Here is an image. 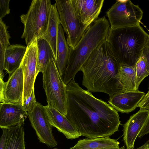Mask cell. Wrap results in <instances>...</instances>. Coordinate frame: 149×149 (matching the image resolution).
Returning <instances> with one entry per match:
<instances>
[{
  "label": "cell",
  "mask_w": 149,
  "mask_h": 149,
  "mask_svg": "<svg viewBox=\"0 0 149 149\" xmlns=\"http://www.w3.org/2000/svg\"><path fill=\"white\" fill-rule=\"evenodd\" d=\"M141 110L149 109V91L145 94L138 105Z\"/></svg>",
  "instance_id": "f546056e"
},
{
  "label": "cell",
  "mask_w": 149,
  "mask_h": 149,
  "mask_svg": "<svg viewBox=\"0 0 149 149\" xmlns=\"http://www.w3.org/2000/svg\"><path fill=\"white\" fill-rule=\"evenodd\" d=\"M38 57L35 76L43 71L49 61L55 60L53 50L49 43L42 37L37 38Z\"/></svg>",
  "instance_id": "44dd1931"
},
{
  "label": "cell",
  "mask_w": 149,
  "mask_h": 149,
  "mask_svg": "<svg viewBox=\"0 0 149 149\" xmlns=\"http://www.w3.org/2000/svg\"><path fill=\"white\" fill-rule=\"evenodd\" d=\"M149 116V109L140 110L131 116L123 126V140L127 149L134 148L137 137Z\"/></svg>",
  "instance_id": "4fadbf2b"
},
{
  "label": "cell",
  "mask_w": 149,
  "mask_h": 149,
  "mask_svg": "<svg viewBox=\"0 0 149 149\" xmlns=\"http://www.w3.org/2000/svg\"><path fill=\"white\" fill-rule=\"evenodd\" d=\"M1 129L2 133L0 139V149H7L8 130L7 128Z\"/></svg>",
  "instance_id": "83f0119b"
},
{
  "label": "cell",
  "mask_w": 149,
  "mask_h": 149,
  "mask_svg": "<svg viewBox=\"0 0 149 149\" xmlns=\"http://www.w3.org/2000/svg\"><path fill=\"white\" fill-rule=\"evenodd\" d=\"M136 77V87L138 90L139 86L142 81L149 75L146 63L141 56L135 65Z\"/></svg>",
  "instance_id": "d4e9b609"
},
{
  "label": "cell",
  "mask_w": 149,
  "mask_h": 149,
  "mask_svg": "<svg viewBox=\"0 0 149 149\" xmlns=\"http://www.w3.org/2000/svg\"><path fill=\"white\" fill-rule=\"evenodd\" d=\"M67 110L65 116L81 136L87 138L110 137L118 131V111L95 97L72 79L66 85Z\"/></svg>",
  "instance_id": "6da1fadb"
},
{
  "label": "cell",
  "mask_w": 149,
  "mask_h": 149,
  "mask_svg": "<svg viewBox=\"0 0 149 149\" xmlns=\"http://www.w3.org/2000/svg\"><path fill=\"white\" fill-rule=\"evenodd\" d=\"M45 108L50 124L67 139H73L81 136L75 127L65 115L48 104Z\"/></svg>",
  "instance_id": "2e32d148"
},
{
  "label": "cell",
  "mask_w": 149,
  "mask_h": 149,
  "mask_svg": "<svg viewBox=\"0 0 149 149\" xmlns=\"http://www.w3.org/2000/svg\"><path fill=\"white\" fill-rule=\"evenodd\" d=\"M119 73L120 82L124 91H138L136 87L135 66L120 64Z\"/></svg>",
  "instance_id": "603a6c76"
},
{
  "label": "cell",
  "mask_w": 149,
  "mask_h": 149,
  "mask_svg": "<svg viewBox=\"0 0 149 149\" xmlns=\"http://www.w3.org/2000/svg\"><path fill=\"white\" fill-rule=\"evenodd\" d=\"M76 15L86 31L96 20L104 0H71Z\"/></svg>",
  "instance_id": "7c38bea8"
},
{
  "label": "cell",
  "mask_w": 149,
  "mask_h": 149,
  "mask_svg": "<svg viewBox=\"0 0 149 149\" xmlns=\"http://www.w3.org/2000/svg\"><path fill=\"white\" fill-rule=\"evenodd\" d=\"M37 57L36 38L27 45L26 53L21 64L22 68L24 81L22 104L31 95L34 88Z\"/></svg>",
  "instance_id": "8fae6325"
},
{
  "label": "cell",
  "mask_w": 149,
  "mask_h": 149,
  "mask_svg": "<svg viewBox=\"0 0 149 149\" xmlns=\"http://www.w3.org/2000/svg\"><path fill=\"white\" fill-rule=\"evenodd\" d=\"M148 143L149 144V139L148 141Z\"/></svg>",
  "instance_id": "e575fe53"
},
{
  "label": "cell",
  "mask_w": 149,
  "mask_h": 149,
  "mask_svg": "<svg viewBox=\"0 0 149 149\" xmlns=\"http://www.w3.org/2000/svg\"><path fill=\"white\" fill-rule=\"evenodd\" d=\"M28 116L21 104L0 103V127L9 128L24 123Z\"/></svg>",
  "instance_id": "9a60e30c"
},
{
  "label": "cell",
  "mask_w": 149,
  "mask_h": 149,
  "mask_svg": "<svg viewBox=\"0 0 149 149\" xmlns=\"http://www.w3.org/2000/svg\"><path fill=\"white\" fill-rule=\"evenodd\" d=\"M24 123L7 128L8 133L7 149H25Z\"/></svg>",
  "instance_id": "7402d4cb"
},
{
  "label": "cell",
  "mask_w": 149,
  "mask_h": 149,
  "mask_svg": "<svg viewBox=\"0 0 149 149\" xmlns=\"http://www.w3.org/2000/svg\"><path fill=\"white\" fill-rule=\"evenodd\" d=\"M55 4L60 24L67 35V43L69 47L74 48L85 31L76 15L71 0H56Z\"/></svg>",
  "instance_id": "ba28073f"
},
{
  "label": "cell",
  "mask_w": 149,
  "mask_h": 149,
  "mask_svg": "<svg viewBox=\"0 0 149 149\" xmlns=\"http://www.w3.org/2000/svg\"><path fill=\"white\" fill-rule=\"evenodd\" d=\"M37 102L35 95L34 88L31 94L28 99L23 102L22 106L26 111L28 113L31 111Z\"/></svg>",
  "instance_id": "484cf974"
},
{
  "label": "cell",
  "mask_w": 149,
  "mask_h": 149,
  "mask_svg": "<svg viewBox=\"0 0 149 149\" xmlns=\"http://www.w3.org/2000/svg\"><path fill=\"white\" fill-rule=\"evenodd\" d=\"M148 91H149V88H148Z\"/></svg>",
  "instance_id": "d590c367"
},
{
  "label": "cell",
  "mask_w": 149,
  "mask_h": 149,
  "mask_svg": "<svg viewBox=\"0 0 149 149\" xmlns=\"http://www.w3.org/2000/svg\"><path fill=\"white\" fill-rule=\"evenodd\" d=\"M141 148V147L140 146V147H139L138 148H136V149L133 148V149H140Z\"/></svg>",
  "instance_id": "836d02e7"
},
{
  "label": "cell",
  "mask_w": 149,
  "mask_h": 149,
  "mask_svg": "<svg viewBox=\"0 0 149 149\" xmlns=\"http://www.w3.org/2000/svg\"><path fill=\"white\" fill-rule=\"evenodd\" d=\"M28 116L39 142L49 148L56 146L58 143L52 132L53 127L49 122L45 106L37 102L31 111L28 113Z\"/></svg>",
  "instance_id": "9c48e42d"
},
{
  "label": "cell",
  "mask_w": 149,
  "mask_h": 149,
  "mask_svg": "<svg viewBox=\"0 0 149 149\" xmlns=\"http://www.w3.org/2000/svg\"><path fill=\"white\" fill-rule=\"evenodd\" d=\"M69 47L64 35V31L60 23L58 25L55 61L57 69L62 77L67 68L69 58Z\"/></svg>",
  "instance_id": "ac0fdd59"
},
{
  "label": "cell",
  "mask_w": 149,
  "mask_h": 149,
  "mask_svg": "<svg viewBox=\"0 0 149 149\" xmlns=\"http://www.w3.org/2000/svg\"><path fill=\"white\" fill-rule=\"evenodd\" d=\"M106 39L93 51L80 70L82 84L87 90L106 93L110 98L124 91L120 82V64Z\"/></svg>",
  "instance_id": "7a4b0ae2"
},
{
  "label": "cell",
  "mask_w": 149,
  "mask_h": 149,
  "mask_svg": "<svg viewBox=\"0 0 149 149\" xmlns=\"http://www.w3.org/2000/svg\"><path fill=\"white\" fill-rule=\"evenodd\" d=\"M147 149H149V144L148 143V145Z\"/></svg>",
  "instance_id": "d6a6232c"
},
{
  "label": "cell",
  "mask_w": 149,
  "mask_h": 149,
  "mask_svg": "<svg viewBox=\"0 0 149 149\" xmlns=\"http://www.w3.org/2000/svg\"><path fill=\"white\" fill-rule=\"evenodd\" d=\"M56 149V148H55V149Z\"/></svg>",
  "instance_id": "8d00e7d4"
},
{
  "label": "cell",
  "mask_w": 149,
  "mask_h": 149,
  "mask_svg": "<svg viewBox=\"0 0 149 149\" xmlns=\"http://www.w3.org/2000/svg\"><path fill=\"white\" fill-rule=\"evenodd\" d=\"M145 95L139 91H123L114 94L109 98L108 102L118 112L128 113L138 107Z\"/></svg>",
  "instance_id": "5bb4252c"
},
{
  "label": "cell",
  "mask_w": 149,
  "mask_h": 149,
  "mask_svg": "<svg viewBox=\"0 0 149 149\" xmlns=\"http://www.w3.org/2000/svg\"><path fill=\"white\" fill-rule=\"evenodd\" d=\"M8 26L0 19V79L4 77V58L6 49L10 45L9 39L10 36L7 30Z\"/></svg>",
  "instance_id": "cb8c5ba5"
},
{
  "label": "cell",
  "mask_w": 149,
  "mask_h": 149,
  "mask_svg": "<svg viewBox=\"0 0 149 149\" xmlns=\"http://www.w3.org/2000/svg\"><path fill=\"white\" fill-rule=\"evenodd\" d=\"M141 56L145 60L149 72V37L144 47Z\"/></svg>",
  "instance_id": "f1b7e54d"
},
{
  "label": "cell",
  "mask_w": 149,
  "mask_h": 149,
  "mask_svg": "<svg viewBox=\"0 0 149 149\" xmlns=\"http://www.w3.org/2000/svg\"><path fill=\"white\" fill-rule=\"evenodd\" d=\"M149 133V116L146 123L139 133L138 137L141 138Z\"/></svg>",
  "instance_id": "4dcf8cb0"
},
{
  "label": "cell",
  "mask_w": 149,
  "mask_h": 149,
  "mask_svg": "<svg viewBox=\"0 0 149 149\" xmlns=\"http://www.w3.org/2000/svg\"><path fill=\"white\" fill-rule=\"evenodd\" d=\"M60 23L59 15L56 5L55 4H52L47 27L45 32L41 37L46 40L50 45L56 59L58 29Z\"/></svg>",
  "instance_id": "ffe728a7"
},
{
  "label": "cell",
  "mask_w": 149,
  "mask_h": 149,
  "mask_svg": "<svg viewBox=\"0 0 149 149\" xmlns=\"http://www.w3.org/2000/svg\"><path fill=\"white\" fill-rule=\"evenodd\" d=\"M10 0H0V19L9 14L10 11L9 7Z\"/></svg>",
  "instance_id": "4316f807"
},
{
  "label": "cell",
  "mask_w": 149,
  "mask_h": 149,
  "mask_svg": "<svg viewBox=\"0 0 149 149\" xmlns=\"http://www.w3.org/2000/svg\"><path fill=\"white\" fill-rule=\"evenodd\" d=\"M26 47L19 44L10 45L6 49L4 58V68L10 76L20 65Z\"/></svg>",
  "instance_id": "e0dca14e"
},
{
  "label": "cell",
  "mask_w": 149,
  "mask_h": 149,
  "mask_svg": "<svg viewBox=\"0 0 149 149\" xmlns=\"http://www.w3.org/2000/svg\"><path fill=\"white\" fill-rule=\"evenodd\" d=\"M55 60L51 59L42 72L43 88L48 105L65 116L67 113L66 85L56 67Z\"/></svg>",
  "instance_id": "8992f818"
},
{
  "label": "cell",
  "mask_w": 149,
  "mask_h": 149,
  "mask_svg": "<svg viewBox=\"0 0 149 149\" xmlns=\"http://www.w3.org/2000/svg\"><path fill=\"white\" fill-rule=\"evenodd\" d=\"M0 103L22 104L24 89V76L20 65L6 82L0 79Z\"/></svg>",
  "instance_id": "30bf717a"
},
{
  "label": "cell",
  "mask_w": 149,
  "mask_h": 149,
  "mask_svg": "<svg viewBox=\"0 0 149 149\" xmlns=\"http://www.w3.org/2000/svg\"><path fill=\"white\" fill-rule=\"evenodd\" d=\"M119 149H125V147L124 146H123L120 148Z\"/></svg>",
  "instance_id": "1f68e13d"
},
{
  "label": "cell",
  "mask_w": 149,
  "mask_h": 149,
  "mask_svg": "<svg viewBox=\"0 0 149 149\" xmlns=\"http://www.w3.org/2000/svg\"><path fill=\"white\" fill-rule=\"evenodd\" d=\"M110 29L105 17L98 18L88 27L74 48L69 47L67 66L62 76L66 85L74 79L92 52L107 39Z\"/></svg>",
  "instance_id": "3957f363"
},
{
  "label": "cell",
  "mask_w": 149,
  "mask_h": 149,
  "mask_svg": "<svg viewBox=\"0 0 149 149\" xmlns=\"http://www.w3.org/2000/svg\"><path fill=\"white\" fill-rule=\"evenodd\" d=\"M119 142L109 137L80 139L70 149H119Z\"/></svg>",
  "instance_id": "d6986e66"
},
{
  "label": "cell",
  "mask_w": 149,
  "mask_h": 149,
  "mask_svg": "<svg viewBox=\"0 0 149 149\" xmlns=\"http://www.w3.org/2000/svg\"><path fill=\"white\" fill-rule=\"evenodd\" d=\"M143 13L130 0H116L106 12L111 29L140 25Z\"/></svg>",
  "instance_id": "52a82bcc"
},
{
  "label": "cell",
  "mask_w": 149,
  "mask_h": 149,
  "mask_svg": "<svg viewBox=\"0 0 149 149\" xmlns=\"http://www.w3.org/2000/svg\"><path fill=\"white\" fill-rule=\"evenodd\" d=\"M149 35L140 25L110 29L107 40L120 64L134 66Z\"/></svg>",
  "instance_id": "277c9868"
},
{
  "label": "cell",
  "mask_w": 149,
  "mask_h": 149,
  "mask_svg": "<svg viewBox=\"0 0 149 149\" xmlns=\"http://www.w3.org/2000/svg\"><path fill=\"white\" fill-rule=\"evenodd\" d=\"M52 4L49 0H33L26 14L20 16L24 29L21 38L28 45L42 36L48 25Z\"/></svg>",
  "instance_id": "5b68a950"
}]
</instances>
